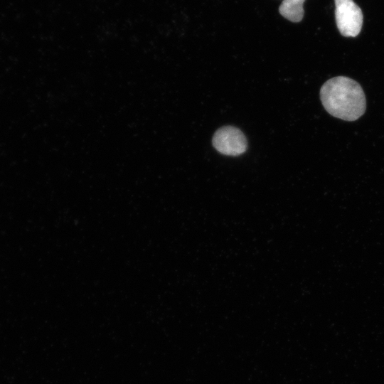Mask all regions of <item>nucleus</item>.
<instances>
[{"label": "nucleus", "mask_w": 384, "mask_h": 384, "mask_svg": "<svg viewBox=\"0 0 384 384\" xmlns=\"http://www.w3.org/2000/svg\"><path fill=\"white\" fill-rule=\"evenodd\" d=\"M305 0H284L279 11L280 14L292 22H299L304 16L303 4Z\"/></svg>", "instance_id": "4"}, {"label": "nucleus", "mask_w": 384, "mask_h": 384, "mask_svg": "<svg viewBox=\"0 0 384 384\" xmlns=\"http://www.w3.org/2000/svg\"><path fill=\"white\" fill-rule=\"evenodd\" d=\"M213 146L220 154L226 156H239L247 148L245 136L240 129L233 126L218 129L213 137Z\"/></svg>", "instance_id": "3"}, {"label": "nucleus", "mask_w": 384, "mask_h": 384, "mask_svg": "<svg viewBox=\"0 0 384 384\" xmlns=\"http://www.w3.org/2000/svg\"><path fill=\"white\" fill-rule=\"evenodd\" d=\"M320 97L330 114L343 120L354 121L366 111V97L362 87L347 77L338 76L327 80L321 88Z\"/></svg>", "instance_id": "1"}, {"label": "nucleus", "mask_w": 384, "mask_h": 384, "mask_svg": "<svg viewBox=\"0 0 384 384\" xmlns=\"http://www.w3.org/2000/svg\"><path fill=\"white\" fill-rule=\"evenodd\" d=\"M335 18L341 34L346 37H356L363 24V14L353 0H334Z\"/></svg>", "instance_id": "2"}]
</instances>
